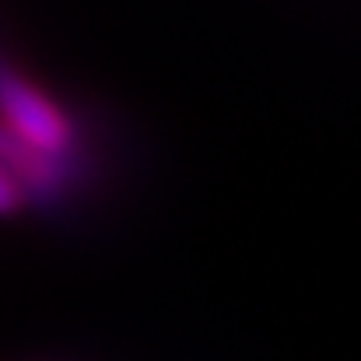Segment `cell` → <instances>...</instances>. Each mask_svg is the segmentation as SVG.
<instances>
[{
    "mask_svg": "<svg viewBox=\"0 0 361 361\" xmlns=\"http://www.w3.org/2000/svg\"><path fill=\"white\" fill-rule=\"evenodd\" d=\"M0 120L42 154L63 158V151L71 147L67 116L4 60H0Z\"/></svg>",
    "mask_w": 361,
    "mask_h": 361,
    "instance_id": "6da1fadb",
    "label": "cell"
},
{
    "mask_svg": "<svg viewBox=\"0 0 361 361\" xmlns=\"http://www.w3.org/2000/svg\"><path fill=\"white\" fill-rule=\"evenodd\" d=\"M21 204H25V190H21V183L0 169V214H14Z\"/></svg>",
    "mask_w": 361,
    "mask_h": 361,
    "instance_id": "7a4b0ae2",
    "label": "cell"
}]
</instances>
